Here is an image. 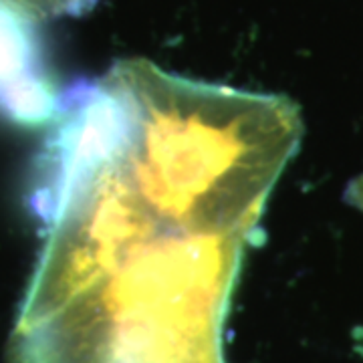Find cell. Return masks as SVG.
Segmentation results:
<instances>
[{
	"instance_id": "cell-1",
	"label": "cell",
	"mask_w": 363,
	"mask_h": 363,
	"mask_svg": "<svg viewBox=\"0 0 363 363\" xmlns=\"http://www.w3.org/2000/svg\"><path fill=\"white\" fill-rule=\"evenodd\" d=\"M33 174L45 242L9 363H226L222 329L257 222L180 194L67 99Z\"/></svg>"
},
{
	"instance_id": "cell-2",
	"label": "cell",
	"mask_w": 363,
	"mask_h": 363,
	"mask_svg": "<svg viewBox=\"0 0 363 363\" xmlns=\"http://www.w3.org/2000/svg\"><path fill=\"white\" fill-rule=\"evenodd\" d=\"M35 23L30 14L0 2V116L23 125L55 119L61 101Z\"/></svg>"
},
{
	"instance_id": "cell-3",
	"label": "cell",
	"mask_w": 363,
	"mask_h": 363,
	"mask_svg": "<svg viewBox=\"0 0 363 363\" xmlns=\"http://www.w3.org/2000/svg\"><path fill=\"white\" fill-rule=\"evenodd\" d=\"M345 200L350 202L351 206L363 212V174H359L355 180H351L347 190H345Z\"/></svg>"
}]
</instances>
